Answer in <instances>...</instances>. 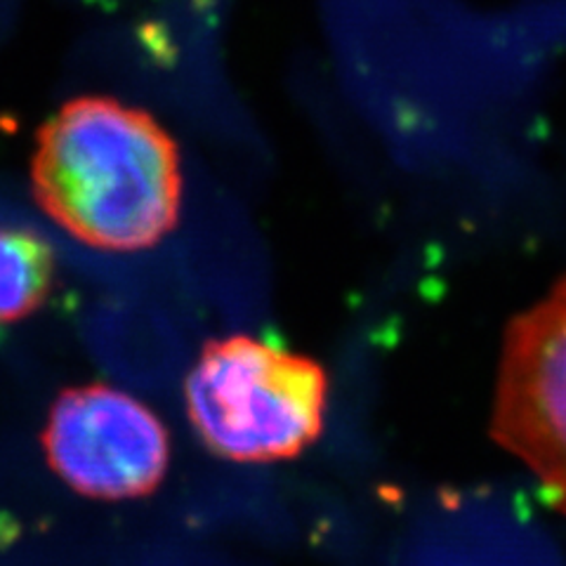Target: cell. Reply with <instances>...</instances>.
Wrapping results in <instances>:
<instances>
[{
	"label": "cell",
	"instance_id": "cell-3",
	"mask_svg": "<svg viewBox=\"0 0 566 566\" xmlns=\"http://www.w3.org/2000/svg\"><path fill=\"white\" fill-rule=\"evenodd\" d=\"M491 437L566 517V276L507 326Z\"/></svg>",
	"mask_w": 566,
	"mask_h": 566
},
{
	"label": "cell",
	"instance_id": "cell-5",
	"mask_svg": "<svg viewBox=\"0 0 566 566\" xmlns=\"http://www.w3.org/2000/svg\"><path fill=\"white\" fill-rule=\"evenodd\" d=\"M57 262L45 239L29 229L0 227V326L39 312L55 289Z\"/></svg>",
	"mask_w": 566,
	"mask_h": 566
},
{
	"label": "cell",
	"instance_id": "cell-1",
	"mask_svg": "<svg viewBox=\"0 0 566 566\" xmlns=\"http://www.w3.org/2000/svg\"><path fill=\"white\" fill-rule=\"evenodd\" d=\"M31 189L45 216L76 241L109 253L147 251L180 220V149L139 106L76 97L35 135Z\"/></svg>",
	"mask_w": 566,
	"mask_h": 566
},
{
	"label": "cell",
	"instance_id": "cell-4",
	"mask_svg": "<svg viewBox=\"0 0 566 566\" xmlns=\"http://www.w3.org/2000/svg\"><path fill=\"white\" fill-rule=\"evenodd\" d=\"M41 447L50 470L85 499L135 501L168 474L170 434L147 403L118 387H69L52 401Z\"/></svg>",
	"mask_w": 566,
	"mask_h": 566
},
{
	"label": "cell",
	"instance_id": "cell-2",
	"mask_svg": "<svg viewBox=\"0 0 566 566\" xmlns=\"http://www.w3.org/2000/svg\"><path fill=\"white\" fill-rule=\"evenodd\" d=\"M185 399L210 453L232 463H279L322 437L328 376L305 354L234 333L201 347Z\"/></svg>",
	"mask_w": 566,
	"mask_h": 566
}]
</instances>
